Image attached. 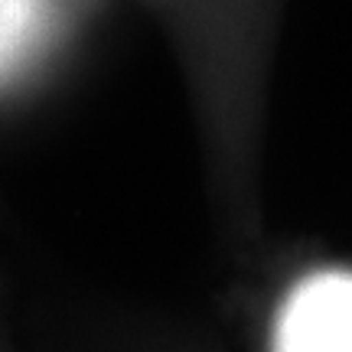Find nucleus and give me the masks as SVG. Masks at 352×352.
Masks as SVG:
<instances>
[{"label":"nucleus","mask_w":352,"mask_h":352,"mask_svg":"<svg viewBox=\"0 0 352 352\" xmlns=\"http://www.w3.org/2000/svg\"><path fill=\"white\" fill-rule=\"evenodd\" d=\"M277 352H352V274L307 277L277 323Z\"/></svg>","instance_id":"f257e3e1"},{"label":"nucleus","mask_w":352,"mask_h":352,"mask_svg":"<svg viewBox=\"0 0 352 352\" xmlns=\"http://www.w3.org/2000/svg\"><path fill=\"white\" fill-rule=\"evenodd\" d=\"M46 0H0V78L13 76L46 33Z\"/></svg>","instance_id":"f03ea898"}]
</instances>
